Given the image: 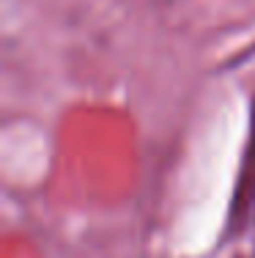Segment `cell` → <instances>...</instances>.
Instances as JSON below:
<instances>
[]
</instances>
